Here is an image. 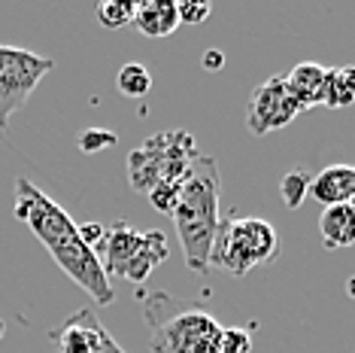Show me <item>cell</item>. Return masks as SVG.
I'll return each mask as SVG.
<instances>
[{
    "instance_id": "cell-2",
    "label": "cell",
    "mask_w": 355,
    "mask_h": 353,
    "mask_svg": "<svg viewBox=\"0 0 355 353\" xmlns=\"http://www.w3.org/2000/svg\"><path fill=\"white\" fill-rule=\"evenodd\" d=\"M219 192H222L219 165H216L213 156L198 152L189 174L182 176L180 204L171 213L182 244L185 265L195 274H207L209 271V253H213L216 235H219V226H222Z\"/></svg>"
},
{
    "instance_id": "cell-15",
    "label": "cell",
    "mask_w": 355,
    "mask_h": 353,
    "mask_svg": "<svg viewBox=\"0 0 355 353\" xmlns=\"http://www.w3.org/2000/svg\"><path fill=\"white\" fill-rule=\"evenodd\" d=\"M355 104V64L346 67H328L325 76V104L322 107L331 110H343Z\"/></svg>"
},
{
    "instance_id": "cell-9",
    "label": "cell",
    "mask_w": 355,
    "mask_h": 353,
    "mask_svg": "<svg viewBox=\"0 0 355 353\" xmlns=\"http://www.w3.org/2000/svg\"><path fill=\"white\" fill-rule=\"evenodd\" d=\"M310 198L319 204H352L355 202V165H328L310 176Z\"/></svg>"
},
{
    "instance_id": "cell-27",
    "label": "cell",
    "mask_w": 355,
    "mask_h": 353,
    "mask_svg": "<svg viewBox=\"0 0 355 353\" xmlns=\"http://www.w3.org/2000/svg\"><path fill=\"white\" fill-rule=\"evenodd\" d=\"M346 293H349L352 299H355V277H349V280H346Z\"/></svg>"
},
{
    "instance_id": "cell-1",
    "label": "cell",
    "mask_w": 355,
    "mask_h": 353,
    "mask_svg": "<svg viewBox=\"0 0 355 353\" xmlns=\"http://www.w3.org/2000/svg\"><path fill=\"white\" fill-rule=\"evenodd\" d=\"M15 220L28 222L31 231L43 240V247L49 250L55 265L73 280L76 286L92 295L101 308H107L116 299L110 286V274L103 271L101 259L92 253V247L79 238V226L70 220V213L61 204H55L40 186L19 176L15 180V207H12Z\"/></svg>"
},
{
    "instance_id": "cell-7",
    "label": "cell",
    "mask_w": 355,
    "mask_h": 353,
    "mask_svg": "<svg viewBox=\"0 0 355 353\" xmlns=\"http://www.w3.org/2000/svg\"><path fill=\"white\" fill-rule=\"evenodd\" d=\"M304 110L297 107L295 95L288 92L286 76H268L261 85L252 88V98H249V110H246V128L261 138L268 131H279V128L292 125Z\"/></svg>"
},
{
    "instance_id": "cell-14",
    "label": "cell",
    "mask_w": 355,
    "mask_h": 353,
    "mask_svg": "<svg viewBox=\"0 0 355 353\" xmlns=\"http://www.w3.org/2000/svg\"><path fill=\"white\" fill-rule=\"evenodd\" d=\"M319 231L328 250L337 247H355V204L325 207L319 216Z\"/></svg>"
},
{
    "instance_id": "cell-8",
    "label": "cell",
    "mask_w": 355,
    "mask_h": 353,
    "mask_svg": "<svg viewBox=\"0 0 355 353\" xmlns=\"http://www.w3.org/2000/svg\"><path fill=\"white\" fill-rule=\"evenodd\" d=\"M49 338L58 353H94L110 338V332L92 308H79L64 320V326L52 329Z\"/></svg>"
},
{
    "instance_id": "cell-26",
    "label": "cell",
    "mask_w": 355,
    "mask_h": 353,
    "mask_svg": "<svg viewBox=\"0 0 355 353\" xmlns=\"http://www.w3.org/2000/svg\"><path fill=\"white\" fill-rule=\"evenodd\" d=\"M94 353H128V350H125L122 344H119V341H116V338H112V335H110V338L103 341V344H101V347L94 350Z\"/></svg>"
},
{
    "instance_id": "cell-28",
    "label": "cell",
    "mask_w": 355,
    "mask_h": 353,
    "mask_svg": "<svg viewBox=\"0 0 355 353\" xmlns=\"http://www.w3.org/2000/svg\"><path fill=\"white\" fill-rule=\"evenodd\" d=\"M3 332H6V323H3V320H0V338H3Z\"/></svg>"
},
{
    "instance_id": "cell-11",
    "label": "cell",
    "mask_w": 355,
    "mask_h": 353,
    "mask_svg": "<svg viewBox=\"0 0 355 353\" xmlns=\"http://www.w3.org/2000/svg\"><path fill=\"white\" fill-rule=\"evenodd\" d=\"M325 76H328V67H322L316 61L295 64L292 74L286 76V83H288V92L295 95L297 107L313 110L325 104Z\"/></svg>"
},
{
    "instance_id": "cell-20",
    "label": "cell",
    "mask_w": 355,
    "mask_h": 353,
    "mask_svg": "<svg viewBox=\"0 0 355 353\" xmlns=\"http://www.w3.org/2000/svg\"><path fill=\"white\" fill-rule=\"evenodd\" d=\"M116 131H107V128H88V131H83L76 138V147L83 149V152H103V149H110V147H116Z\"/></svg>"
},
{
    "instance_id": "cell-18",
    "label": "cell",
    "mask_w": 355,
    "mask_h": 353,
    "mask_svg": "<svg viewBox=\"0 0 355 353\" xmlns=\"http://www.w3.org/2000/svg\"><path fill=\"white\" fill-rule=\"evenodd\" d=\"M134 6L137 3H131V0H103L98 6V22L110 31L125 28L134 22Z\"/></svg>"
},
{
    "instance_id": "cell-12",
    "label": "cell",
    "mask_w": 355,
    "mask_h": 353,
    "mask_svg": "<svg viewBox=\"0 0 355 353\" xmlns=\"http://www.w3.org/2000/svg\"><path fill=\"white\" fill-rule=\"evenodd\" d=\"M137 31L146 37H171L180 28V13H176L173 0H143L134 6V22Z\"/></svg>"
},
{
    "instance_id": "cell-17",
    "label": "cell",
    "mask_w": 355,
    "mask_h": 353,
    "mask_svg": "<svg viewBox=\"0 0 355 353\" xmlns=\"http://www.w3.org/2000/svg\"><path fill=\"white\" fill-rule=\"evenodd\" d=\"M279 195L288 211H297V207L306 202V195H310V174H306L304 167H292V171L279 180Z\"/></svg>"
},
{
    "instance_id": "cell-16",
    "label": "cell",
    "mask_w": 355,
    "mask_h": 353,
    "mask_svg": "<svg viewBox=\"0 0 355 353\" xmlns=\"http://www.w3.org/2000/svg\"><path fill=\"white\" fill-rule=\"evenodd\" d=\"M116 88L125 95V98H146L149 95V88H152V74H149V67L146 64H122L119 67V74H116Z\"/></svg>"
},
{
    "instance_id": "cell-3",
    "label": "cell",
    "mask_w": 355,
    "mask_h": 353,
    "mask_svg": "<svg viewBox=\"0 0 355 353\" xmlns=\"http://www.w3.org/2000/svg\"><path fill=\"white\" fill-rule=\"evenodd\" d=\"M143 317L152 329V353H189L198 341L222 332L219 320L198 304L176 302L167 293L143 295Z\"/></svg>"
},
{
    "instance_id": "cell-4",
    "label": "cell",
    "mask_w": 355,
    "mask_h": 353,
    "mask_svg": "<svg viewBox=\"0 0 355 353\" xmlns=\"http://www.w3.org/2000/svg\"><path fill=\"white\" fill-rule=\"evenodd\" d=\"M279 250V238L270 222L258 216H243V220H222L219 235H216L209 265L228 271L234 277L249 274L258 265L270 262Z\"/></svg>"
},
{
    "instance_id": "cell-21",
    "label": "cell",
    "mask_w": 355,
    "mask_h": 353,
    "mask_svg": "<svg viewBox=\"0 0 355 353\" xmlns=\"http://www.w3.org/2000/svg\"><path fill=\"white\" fill-rule=\"evenodd\" d=\"M176 13H180V25H200L209 19L213 6L204 0H185V3H176Z\"/></svg>"
},
{
    "instance_id": "cell-6",
    "label": "cell",
    "mask_w": 355,
    "mask_h": 353,
    "mask_svg": "<svg viewBox=\"0 0 355 353\" xmlns=\"http://www.w3.org/2000/svg\"><path fill=\"white\" fill-rule=\"evenodd\" d=\"M52 67V58H43L31 49L0 46V134L6 131L10 119L25 107Z\"/></svg>"
},
{
    "instance_id": "cell-23",
    "label": "cell",
    "mask_w": 355,
    "mask_h": 353,
    "mask_svg": "<svg viewBox=\"0 0 355 353\" xmlns=\"http://www.w3.org/2000/svg\"><path fill=\"white\" fill-rule=\"evenodd\" d=\"M79 238L92 247V253H98L103 238H107V226H101V222H85V226H79Z\"/></svg>"
},
{
    "instance_id": "cell-13",
    "label": "cell",
    "mask_w": 355,
    "mask_h": 353,
    "mask_svg": "<svg viewBox=\"0 0 355 353\" xmlns=\"http://www.w3.org/2000/svg\"><path fill=\"white\" fill-rule=\"evenodd\" d=\"M164 259H167V238H164V231H155V229L143 231L140 250H137L134 259L122 268V274H119V277L131 280V284H143V280H146Z\"/></svg>"
},
{
    "instance_id": "cell-22",
    "label": "cell",
    "mask_w": 355,
    "mask_h": 353,
    "mask_svg": "<svg viewBox=\"0 0 355 353\" xmlns=\"http://www.w3.org/2000/svg\"><path fill=\"white\" fill-rule=\"evenodd\" d=\"M222 353H249L252 350V338L246 329H222Z\"/></svg>"
},
{
    "instance_id": "cell-5",
    "label": "cell",
    "mask_w": 355,
    "mask_h": 353,
    "mask_svg": "<svg viewBox=\"0 0 355 353\" xmlns=\"http://www.w3.org/2000/svg\"><path fill=\"white\" fill-rule=\"evenodd\" d=\"M198 156L195 138L189 131H161L131 149L128 156V180L137 192H149L164 180H182Z\"/></svg>"
},
{
    "instance_id": "cell-24",
    "label": "cell",
    "mask_w": 355,
    "mask_h": 353,
    "mask_svg": "<svg viewBox=\"0 0 355 353\" xmlns=\"http://www.w3.org/2000/svg\"><path fill=\"white\" fill-rule=\"evenodd\" d=\"M200 64H204V70H209V74H213V70H222L225 67V52L222 49H207Z\"/></svg>"
},
{
    "instance_id": "cell-10",
    "label": "cell",
    "mask_w": 355,
    "mask_h": 353,
    "mask_svg": "<svg viewBox=\"0 0 355 353\" xmlns=\"http://www.w3.org/2000/svg\"><path fill=\"white\" fill-rule=\"evenodd\" d=\"M140 244H143V231H137L134 226H128L125 220H119L112 229H107V238H103L101 250L94 256L101 259V265H103V271H107V274L112 271V274L119 277L125 265L137 256Z\"/></svg>"
},
{
    "instance_id": "cell-29",
    "label": "cell",
    "mask_w": 355,
    "mask_h": 353,
    "mask_svg": "<svg viewBox=\"0 0 355 353\" xmlns=\"http://www.w3.org/2000/svg\"><path fill=\"white\" fill-rule=\"evenodd\" d=\"M352 204H355V202H352Z\"/></svg>"
},
{
    "instance_id": "cell-19",
    "label": "cell",
    "mask_w": 355,
    "mask_h": 353,
    "mask_svg": "<svg viewBox=\"0 0 355 353\" xmlns=\"http://www.w3.org/2000/svg\"><path fill=\"white\" fill-rule=\"evenodd\" d=\"M180 192H182V180H164L149 192V202L161 213H173L176 204H180Z\"/></svg>"
},
{
    "instance_id": "cell-25",
    "label": "cell",
    "mask_w": 355,
    "mask_h": 353,
    "mask_svg": "<svg viewBox=\"0 0 355 353\" xmlns=\"http://www.w3.org/2000/svg\"><path fill=\"white\" fill-rule=\"evenodd\" d=\"M222 332L219 335H213V338H204V341H198L195 347H191L189 353H222Z\"/></svg>"
}]
</instances>
